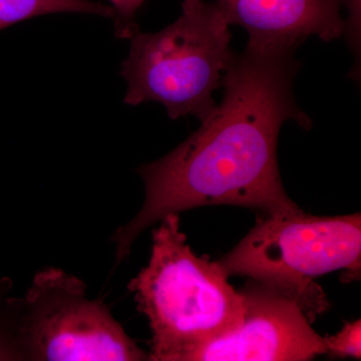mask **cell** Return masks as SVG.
Wrapping results in <instances>:
<instances>
[{
  "label": "cell",
  "mask_w": 361,
  "mask_h": 361,
  "mask_svg": "<svg viewBox=\"0 0 361 361\" xmlns=\"http://www.w3.org/2000/svg\"><path fill=\"white\" fill-rule=\"evenodd\" d=\"M295 52L249 45L235 52L222 102L186 141L140 168L146 199L111 237L118 263L142 232L169 214L210 205L248 207L267 215L301 210L285 192L277 159L285 123L306 130L312 126L294 96L301 66Z\"/></svg>",
  "instance_id": "1"
},
{
  "label": "cell",
  "mask_w": 361,
  "mask_h": 361,
  "mask_svg": "<svg viewBox=\"0 0 361 361\" xmlns=\"http://www.w3.org/2000/svg\"><path fill=\"white\" fill-rule=\"evenodd\" d=\"M161 221L149 264L128 288L153 334L148 360L177 361L188 349L239 329L245 308L219 263L188 245L179 214Z\"/></svg>",
  "instance_id": "2"
},
{
  "label": "cell",
  "mask_w": 361,
  "mask_h": 361,
  "mask_svg": "<svg viewBox=\"0 0 361 361\" xmlns=\"http://www.w3.org/2000/svg\"><path fill=\"white\" fill-rule=\"evenodd\" d=\"M180 9L160 32L130 37L121 71L128 84L123 103L157 102L172 120L193 116L203 122L217 106L214 94L235 56L232 32L215 2L183 0Z\"/></svg>",
  "instance_id": "3"
},
{
  "label": "cell",
  "mask_w": 361,
  "mask_h": 361,
  "mask_svg": "<svg viewBox=\"0 0 361 361\" xmlns=\"http://www.w3.org/2000/svg\"><path fill=\"white\" fill-rule=\"evenodd\" d=\"M0 360L137 361V348L103 303L89 300L85 284L47 268L33 278L23 299L0 310Z\"/></svg>",
  "instance_id": "4"
},
{
  "label": "cell",
  "mask_w": 361,
  "mask_h": 361,
  "mask_svg": "<svg viewBox=\"0 0 361 361\" xmlns=\"http://www.w3.org/2000/svg\"><path fill=\"white\" fill-rule=\"evenodd\" d=\"M218 263L228 277H250L294 297L313 319L327 308L314 278L343 270L346 281L360 279L361 215H267Z\"/></svg>",
  "instance_id": "5"
},
{
  "label": "cell",
  "mask_w": 361,
  "mask_h": 361,
  "mask_svg": "<svg viewBox=\"0 0 361 361\" xmlns=\"http://www.w3.org/2000/svg\"><path fill=\"white\" fill-rule=\"evenodd\" d=\"M240 293L241 326L188 349L177 361H303L325 353L323 337L294 297L256 280Z\"/></svg>",
  "instance_id": "6"
},
{
  "label": "cell",
  "mask_w": 361,
  "mask_h": 361,
  "mask_svg": "<svg viewBox=\"0 0 361 361\" xmlns=\"http://www.w3.org/2000/svg\"><path fill=\"white\" fill-rule=\"evenodd\" d=\"M229 25L248 32L247 45L297 51L308 37L343 35L342 0H215Z\"/></svg>",
  "instance_id": "7"
},
{
  "label": "cell",
  "mask_w": 361,
  "mask_h": 361,
  "mask_svg": "<svg viewBox=\"0 0 361 361\" xmlns=\"http://www.w3.org/2000/svg\"><path fill=\"white\" fill-rule=\"evenodd\" d=\"M58 13L97 14L114 18L111 6L90 0H0V30L35 16Z\"/></svg>",
  "instance_id": "8"
},
{
  "label": "cell",
  "mask_w": 361,
  "mask_h": 361,
  "mask_svg": "<svg viewBox=\"0 0 361 361\" xmlns=\"http://www.w3.org/2000/svg\"><path fill=\"white\" fill-rule=\"evenodd\" d=\"M325 353L337 357L360 358L361 322L346 323L343 329L334 336L323 337Z\"/></svg>",
  "instance_id": "9"
},
{
  "label": "cell",
  "mask_w": 361,
  "mask_h": 361,
  "mask_svg": "<svg viewBox=\"0 0 361 361\" xmlns=\"http://www.w3.org/2000/svg\"><path fill=\"white\" fill-rule=\"evenodd\" d=\"M360 0H342L343 7L348 11V18L344 20L343 35H345L346 42L355 56V66L349 73V78L356 82H360Z\"/></svg>",
  "instance_id": "10"
},
{
  "label": "cell",
  "mask_w": 361,
  "mask_h": 361,
  "mask_svg": "<svg viewBox=\"0 0 361 361\" xmlns=\"http://www.w3.org/2000/svg\"><path fill=\"white\" fill-rule=\"evenodd\" d=\"M115 16V35L116 39H130L139 32L135 14L146 0H109Z\"/></svg>",
  "instance_id": "11"
}]
</instances>
